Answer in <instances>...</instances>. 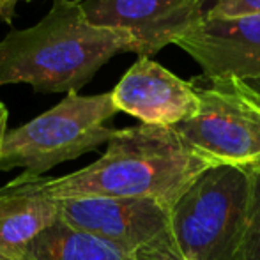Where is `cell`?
Segmentation results:
<instances>
[{
	"instance_id": "6da1fadb",
	"label": "cell",
	"mask_w": 260,
	"mask_h": 260,
	"mask_svg": "<svg viewBox=\"0 0 260 260\" xmlns=\"http://www.w3.org/2000/svg\"><path fill=\"white\" fill-rule=\"evenodd\" d=\"M216 165L175 127L138 124L117 129L105 154L82 170L62 177L21 174L9 184L50 200L145 199L172 209L186 189Z\"/></svg>"
},
{
	"instance_id": "7a4b0ae2",
	"label": "cell",
	"mask_w": 260,
	"mask_h": 260,
	"mask_svg": "<svg viewBox=\"0 0 260 260\" xmlns=\"http://www.w3.org/2000/svg\"><path fill=\"white\" fill-rule=\"evenodd\" d=\"M137 50L122 28L87 20L80 0H55L39 23L0 41V87L27 83L36 92H78L122 52Z\"/></svg>"
},
{
	"instance_id": "3957f363",
	"label": "cell",
	"mask_w": 260,
	"mask_h": 260,
	"mask_svg": "<svg viewBox=\"0 0 260 260\" xmlns=\"http://www.w3.org/2000/svg\"><path fill=\"white\" fill-rule=\"evenodd\" d=\"M251 170L216 165L170 209V234L184 260H237L246 232Z\"/></svg>"
},
{
	"instance_id": "277c9868",
	"label": "cell",
	"mask_w": 260,
	"mask_h": 260,
	"mask_svg": "<svg viewBox=\"0 0 260 260\" xmlns=\"http://www.w3.org/2000/svg\"><path fill=\"white\" fill-rule=\"evenodd\" d=\"M117 110L112 92L80 96L69 92L64 100L34 120L7 131L0 154V172L23 168L25 175L43 177L66 161L108 144L117 129L106 126Z\"/></svg>"
},
{
	"instance_id": "5b68a950",
	"label": "cell",
	"mask_w": 260,
	"mask_h": 260,
	"mask_svg": "<svg viewBox=\"0 0 260 260\" xmlns=\"http://www.w3.org/2000/svg\"><path fill=\"white\" fill-rule=\"evenodd\" d=\"M200 108L175 129L197 151L218 165L255 167L260 163V94L239 78L189 80Z\"/></svg>"
},
{
	"instance_id": "8992f818",
	"label": "cell",
	"mask_w": 260,
	"mask_h": 260,
	"mask_svg": "<svg viewBox=\"0 0 260 260\" xmlns=\"http://www.w3.org/2000/svg\"><path fill=\"white\" fill-rule=\"evenodd\" d=\"M66 225L113 244L127 255L170 237V209L154 200L82 197L53 200Z\"/></svg>"
},
{
	"instance_id": "52a82bcc",
	"label": "cell",
	"mask_w": 260,
	"mask_h": 260,
	"mask_svg": "<svg viewBox=\"0 0 260 260\" xmlns=\"http://www.w3.org/2000/svg\"><path fill=\"white\" fill-rule=\"evenodd\" d=\"M209 0H80L87 20L98 27L122 28L133 36L138 57L177 45L207 14Z\"/></svg>"
},
{
	"instance_id": "ba28073f",
	"label": "cell",
	"mask_w": 260,
	"mask_h": 260,
	"mask_svg": "<svg viewBox=\"0 0 260 260\" xmlns=\"http://www.w3.org/2000/svg\"><path fill=\"white\" fill-rule=\"evenodd\" d=\"M211 78L260 80V14L212 18L206 14L177 43Z\"/></svg>"
},
{
	"instance_id": "9c48e42d",
	"label": "cell",
	"mask_w": 260,
	"mask_h": 260,
	"mask_svg": "<svg viewBox=\"0 0 260 260\" xmlns=\"http://www.w3.org/2000/svg\"><path fill=\"white\" fill-rule=\"evenodd\" d=\"M112 98L119 112L149 126L175 127L193 119L200 108L191 82L149 57H138L112 90Z\"/></svg>"
},
{
	"instance_id": "30bf717a",
	"label": "cell",
	"mask_w": 260,
	"mask_h": 260,
	"mask_svg": "<svg viewBox=\"0 0 260 260\" xmlns=\"http://www.w3.org/2000/svg\"><path fill=\"white\" fill-rule=\"evenodd\" d=\"M57 219L53 200L6 184L0 188V255H23L28 244Z\"/></svg>"
},
{
	"instance_id": "8fae6325",
	"label": "cell",
	"mask_w": 260,
	"mask_h": 260,
	"mask_svg": "<svg viewBox=\"0 0 260 260\" xmlns=\"http://www.w3.org/2000/svg\"><path fill=\"white\" fill-rule=\"evenodd\" d=\"M27 260H133L113 244L76 230L57 219L25 251Z\"/></svg>"
},
{
	"instance_id": "7c38bea8",
	"label": "cell",
	"mask_w": 260,
	"mask_h": 260,
	"mask_svg": "<svg viewBox=\"0 0 260 260\" xmlns=\"http://www.w3.org/2000/svg\"><path fill=\"white\" fill-rule=\"evenodd\" d=\"M250 168V167H248ZM251 170V199L246 232L237 260H260V168Z\"/></svg>"
},
{
	"instance_id": "4fadbf2b",
	"label": "cell",
	"mask_w": 260,
	"mask_h": 260,
	"mask_svg": "<svg viewBox=\"0 0 260 260\" xmlns=\"http://www.w3.org/2000/svg\"><path fill=\"white\" fill-rule=\"evenodd\" d=\"M209 16L212 18H237L260 14V0H216L209 7Z\"/></svg>"
},
{
	"instance_id": "5bb4252c",
	"label": "cell",
	"mask_w": 260,
	"mask_h": 260,
	"mask_svg": "<svg viewBox=\"0 0 260 260\" xmlns=\"http://www.w3.org/2000/svg\"><path fill=\"white\" fill-rule=\"evenodd\" d=\"M133 260H184L175 250V244L172 241V236L167 239H161L154 244L142 248L135 255H131Z\"/></svg>"
},
{
	"instance_id": "9a60e30c",
	"label": "cell",
	"mask_w": 260,
	"mask_h": 260,
	"mask_svg": "<svg viewBox=\"0 0 260 260\" xmlns=\"http://www.w3.org/2000/svg\"><path fill=\"white\" fill-rule=\"evenodd\" d=\"M20 0H0V20L6 23H13L14 20V11H16V4Z\"/></svg>"
},
{
	"instance_id": "2e32d148",
	"label": "cell",
	"mask_w": 260,
	"mask_h": 260,
	"mask_svg": "<svg viewBox=\"0 0 260 260\" xmlns=\"http://www.w3.org/2000/svg\"><path fill=\"white\" fill-rule=\"evenodd\" d=\"M7 108L6 105L0 101V154H2V147H4V140H6L7 135Z\"/></svg>"
},
{
	"instance_id": "e0dca14e",
	"label": "cell",
	"mask_w": 260,
	"mask_h": 260,
	"mask_svg": "<svg viewBox=\"0 0 260 260\" xmlns=\"http://www.w3.org/2000/svg\"><path fill=\"white\" fill-rule=\"evenodd\" d=\"M0 260H27V257L23 255H0Z\"/></svg>"
},
{
	"instance_id": "ac0fdd59",
	"label": "cell",
	"mask_w": 260,
	"mask_h": 260,
	"mask_svg": "<svg viewBox=\"0 0 260 260\" xmlns=\"http://www.w3.org/2000/svg\"><path fill=\"white\" fill-rule=\"evenodd\" d=\"M248 83H250V85L253 87V89L260 94V80H255V82H248Z\"/></svg>"
},
{
	"instance_id": "d6986e66",
	"label": "cell",
	"mask_w": 260,
	"mask_h": 260,
	"mask_svg": "<svg viewBox=\"0 0 260 260\" xmlns=\"http://www.w3.org/2000/svg\"><path fill=\"white\" fill-rule=\"evenodd\" d=\"M250 168H260V163H257L255 167H250Z\"/></svg>"
},
{
	"instance_id": "ffe728a7",
	"label": "cell",
	"mask_w": 260,
	"mask_h": 260,
	"mask_svg": "<svg viewBox=\"0 0 260 260\" xmlns=\"http://www.w3.org/2000/svg\"><path fill=\"white\" fill-rule=\"evenodd\" d=\"M25 2H30V0H25Z\"/></svg>"
}]
</instances>
